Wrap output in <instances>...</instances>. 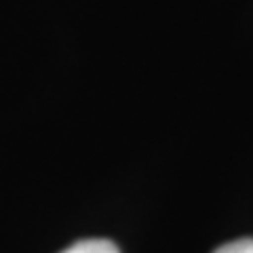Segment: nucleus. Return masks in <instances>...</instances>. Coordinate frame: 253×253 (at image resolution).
Segmentation results:
<instances>
[{
	"mask_svg": "<svg viewBox=\"0 0 253 253\" xmlns=\"http://www.w3.org/2000/svg\"><path fill=\"white\" fill-rule=\"evenodd\" d=\"M61 253H121L116 249V245H112L110 241L104 239H91V241H81L68 247L66 251Z\"/></svg>",
	"mask_w": 253,
	"mask_h": 253,
	"instance_id": "nucleus-1",
	"label": "nucleus"
},
{
	"mask_svg": "<svg viewBox=\"0 0 253 253\" xmlns=\"http://www.w3.org/2000/svg\"><path fill=\"white\" fill-rule=\"evenodd\" d=\"M215 253H253V241L251 239H241L234 243H228L219 247Z\"/></svg>",
	"mask_w": 253,
	"mask_h": 253,
	"instance_id": "nucleus-2",
	"label": "nucleus"
}]
</instances>
